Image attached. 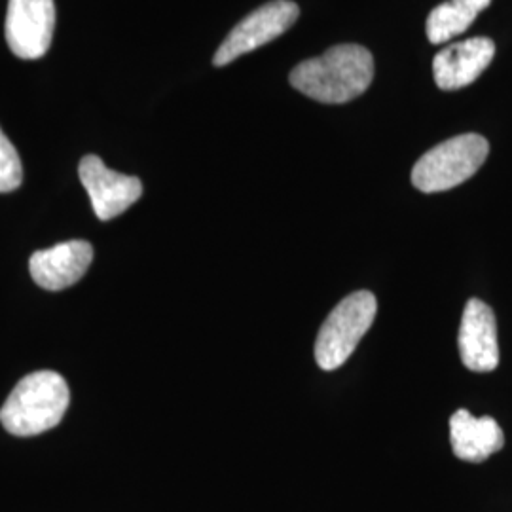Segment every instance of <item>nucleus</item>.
Segmentation results:
<instances>
[{
	"label": "nucleus",
	"instance_id": "f257e3e1",
	"mask_svg": "<svg viewBox=\"0 0 512 512\" xmlns=\"http://www.w3.org/2000/svg\"><path fill=\"white\" fill-rule=\"evenodd\" d=\"M374 78V57L359 44H340L319 57L296 65L289 82L306 97L342 105L368 90Z\"/></svg>",
	"mask_w": 512,
	"mask_h": 512
},
{
	"label": "nucleus",
	"instance_id": "7ed1b4c3",
	"mask_svg": "<svg viewBox=\"0 0 512 512\" xmlns=\"http://www.w3.org/2000/svg\"><path fill=\"white\" fill-rule=\"evenodd\" d=\"M490 154L488 141L478 133H463L427 150L412 169V183L425 192H446L469 181Z\"/></svg>",
	"mask_w": 512,
	"mask_h": 512
},
{
	"label": "nucleus",
	"instance_id": "39448f33",
	"mask_svg": "<svg viewBox=\"0 0 512 512\" xmlns=\"http://www.w3.org/2000/svg\"><path fill=\"white\" fill-rule=\"evenodd\" d=\"M298 16L300 8L291 0H272L256 8L253 14L241 19L230 31V35L224 38V42L220 44L217 54L213 57V63L217 67H224L236 61L241 55L255 52L256 48L287 33L296 23Z\"/></svg>",
	"mask_w": 512,
	"mask_h": 512
},
{
	"label": "nucleus",
	"instance_id": "20e7f679",
	"mask_svg": "<svg viewBox=\"0 0 512 512\" xmlns=\"http://www.w3.org/2000/svg\"><path fill=\"white\" fill-rule=\"evenodd\" d=\"M378 300L370 291L346 296L319 330L315 359L323 370H336L353 355L359 342L374 323Z\"/></svg>",
	"mask_w": 512,
	"mask_h": 512
},
{
	"label": "nucleus",
	"instance_id": "1a4fd4ad",
	"mask_svg": "<svg viewBox=\"0 0 512 512\" xmlns=\"http://www.w3.org/2000/svg\"><path fill=\"white\" fill-rule=\"evenodd\" d=\"M494 55L495 44L490 38H469L450 44L433 59L435 82L446 92L461 90L490 67Z\"/></svg>",
	"mask_w": 512,
	"mask_h": 512
},
{
	"label": "nucleus",
	"instance_id": "9b49d317",
	"mask_svg": "<svg viewBox=\"0 0 512 512\" xmlns=\"http://www.w3.org/2000/svg\"><path fill=\"white\" fill-rule=\"evenodd\" d=\"M450 440L454 454L471 463H480L505 446V435L494 418H475L467 410H458L450 418Z\"/></svg>",
	"mask_w": 512,
	"mask_h": 512
},
{
	"label": "nucleus",
	"instance_id": "423d86ee",
	"mask_svg": "<svg viewBox=\"0 0 512 512\" xmlns=\"http://www.w3.org/2000/svg\"><path fill=\"white\" fill-rule=\"evenodd\" d=\"M55 29L54 0H10L6 42L19 59H40L48 52Z\"/></svg>",
	"mask_w": 512,
	"mask_h": 512
},
{
	"label": "nucleus",
	"instance_id": "9d476101",
	"mask_svg": "<svg viewBox=\"0 0 512 512\" xmlns=\"http://www.w3.org/2000/svg\"><path fill=\"white\" fill-rule=\"evenodd\" d=\"M92 260V245L74 239L37 251L29 260V268L38 287L46 291H63L84 277Z\"/></svg>",
	"mask_w": 512,
	"mask_h": 512
},
{
	"label": "nucleus",
	"instance_id": "6e6552de",
	"mask_svg": "<svg viewBox=\"0 0 512 512\" xmlns=\"http://www.w3.org/2000/svg\"><path fill=\"white\" fill-rule=\"evenodd\" d=\"M459 355L463 365L473 372H492L499 365L494 311L478 298H471L463 310Z\"/></svg>",
	"mask_w": 512,
	"mask_h": 512
},
{
	"label": "nucleus",
	"instance_id": "0eeeda50",
	"mask_svg": "<svg viewBox=\"0 0 512 512\" xmlns=\"http://www.w3.org/2000/svg\"><path fill=\"white\" fill-rule=\"evenodd\" d=\"M78 173L99 220L116 219L143 194V184L137 177L112 171L93 154L82 158Z\"/></svg>",
	"mask_w": 512,
	"mask_h": 512
},
{
	"label": "nucleus",
	"instance_id": "f03ea898",
	"mask_svg": "<svg viewBox=\"0 0 512 512\" xmlns=\"http://www.w3.org/2000/svg\"><path fill=\"white\" fill-rule=\"evenodd\" d=\"M71 403L69 385L52 370H40L19 382L0 410L4 429L16 437H35L54 429Z\"/></svg>",
	"mask_w": 512,
	"mask_h": 512
},
{
	"label": "nucleus",
	"instance_id": "f8f14e48",
	"mask_svg": "<svg viewBox=\"0 0 512 512\" xmlns=\"http://www.w3.org/2000/svg\"><path fill=\"white\" fill-rule=\"evenodd\" d=\"M492 0H448L437 6L425 23V33L431 44H444L465 33L478 14L488 8Z\"/></svg>",
	"mask_w": 512,
	"mask_h": 512
},
{
	"label": "nucleus",
	"instance_id": "ddd939ff",
	"mask_svg": "<svg viewBox=\"0 0 512 512\" xmlns=\"http://www.w3.org/2000/svg\"><path fill=\"white\" fill-rule=\"evenodd\" d=\"M23 181V167L18 150L0 129V194L12 192Z\"/></svg>",
	"mask_w": 512,
	"mask_h": 512
}]
</instances>
